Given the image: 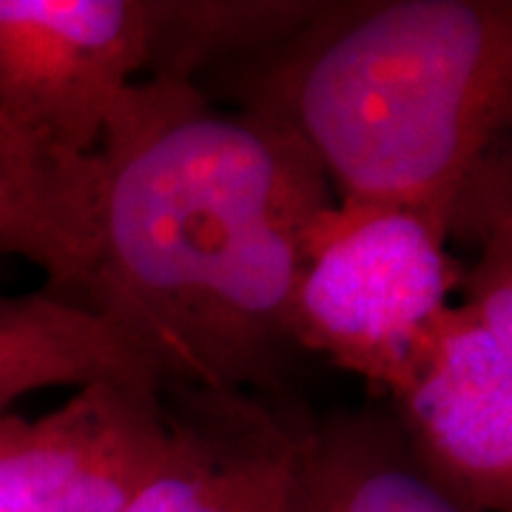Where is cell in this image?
<instances>
[{
	"instance_id": "6da1fadb",
	"label": "cell",
	"mask_w": 512,
	"mask_h": 512,
	"mask_svg": "<svg viewBox=\"0 0 512 512\" xmlns=\"http://www.w3.org/2000/svg\"><path fill=\"white\" fill-rule=\"evenodd\" d=\"M92 311L157 382L274 399L302 353L293 299L336 205L305 143L251 111L222 114L185 80L146 77L100 148Z\"/></svg>"
},
{
	"instance_id": "7a4b0ae2",
	"label": "cell",
	"mask_w": 512,
	"mask_h": 512,
	"mask_svg": "<svg viewBox=\"0 0 512 512\" xmlns=\"http://www.w3.org/2000/svg\"><path fill=\"white\" fill-rule=\"evenodd\" d=\"M234 86L242 111L305 143L336 202L407 208L450 234L510 126L512 3H319L237 60Z\"/></svg>"
},
{
	"instance_id": "3957f363",
	"label": "cell",
	"mask_w": 512,
	"mask_h": 512,
	"mask_svg": "<svg viewBox=\"0 0 512 512\" xmlns=\"http://www.w3.org/2000/svg\"><path fill=\"white\" fill-rule=\"evenodd\" d=\"M453 234L478 242L461 302L433 322L413 370L390 393L413 461L473 512L512 510V197L510 163L467 194Z\"/></svg>"
},
{
	"instance_id": "277c9868",
	"label": "cell",
	"mask_w": 512,
	"mask_h": 512,
	"mask_svg": "<svg viewBox=\"0 0 512 512\" xmlns=\"http://www.w3.org/2000/svg\"><path fill=\"white\" fill-rule=\"evenodd\" d=\"M450 234L407 208L336 202L313 225L293 299L302 353L393 393L413 370L464 271Z\"/></svg>"
},
{
	"instance_id": "5b68a950",
	"label": "cell",
	"mask_w": 512,
	"mask_h": 512,
	"mask_svg": "<svg viewBox=\"0 0 512 512\" xmlns=\"http://www.w3.org/2000/svg\"><path fill=\"white\" fill-rule=\"evenodd\" d=\"M163 0H0V123L94 157L120 97L151 74Z\"/></svg>"
},
{
	"instance_id": "8992f818",
	"label": "cell",
	"mask_w": 512,
	"mask_h": 512,
	"mask_svg": "<svg viewBox=\"0 0 512 512\" xmlns=\"http://www.w3.org/2000/svg\"><path fill=\"white\" fill-rule=\"evenodd\" d=\"M163 439L123 512H311V419L245 390L160 382Z\"/></svg>"
},
{
	"instance_id": "52a82bcc",
	"label": "cell",
	"mask_w": 512,
	"mask_h": 512,
	"mask_svg": "<svg viewBox=\"0 0 512 512\" xmlns=\"http://www.w3.org/2000/svg\"><path fill=\"white\" fill-rule=\"evenodd\" d=\"M160 439V384L94 382L46 416L3 413L0 512H123Z\"/></svg>"
},
{
	"instance_id": "ba28073f",
	"label": "cell",
	"mask_w": 512,
	"mask_h": 512,
	"mask_svg": "<svg viewBox=\"0 0 512 512\" xmlns=\"http://www.w3.org/2000/svg\"><path fill=\"white\" fill-rule=\"evenodd\" d=\"M0 254L55 291H86L100 254V163L43 148L0 123Z\"/></svg>"
},
{
	"instance_id": "9c48e42d",
	"label": "cell",
	"mask_w": 512,
	"mask_h": 512,
	"mask_svg": "<svg viewBox=\"0 0 512 512\" xmlns=\"http://www.w3.org/2000/svg\"><path fill=\"white\" fill-rule=\"evenodd\" d=\"M94 382L160 384L146 359L92 308L55 293L0 296V416L32 390Z\"/></svg>"
},
{
	"instance_id": "30bf717a",
	"label": "cell",
	"mask_w": 512,
	"mask_h": 512,
	"mask_svg": "<svg viewBox=\"0 0 512 512\" xmlns=\"http://www.w3.org/2000/svg\"><path fill=\"white\" fill-rule=\"evenodd\" d=\"M308 504L311 512H473L421 470L382 413L311 421Z\"/></svg>"
}]
</instances>
